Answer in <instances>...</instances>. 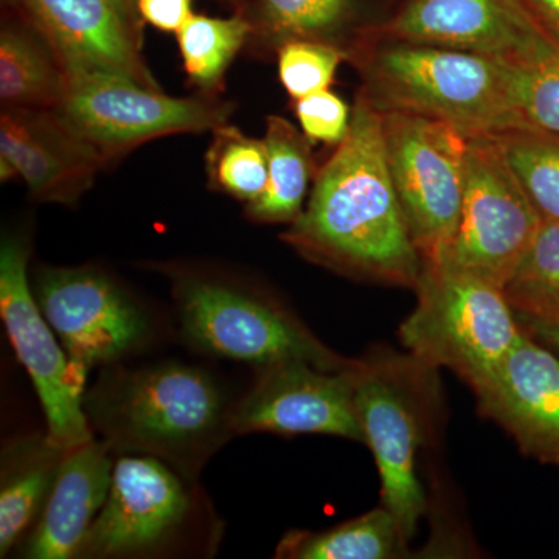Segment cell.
Returning <instances> with one entry per match:
<instances>
[{
	"label": "cell",
	"mask_w": 559,
	"mask_h": 559,
	"mask_svg": "<svg viewBox=\"0 0 559 559\" xmlns=\"http://www.w3.org/2000/svg\"><path fill=\"white\" fill-rule=\"evenodd\" d=\"M234 109L219 95L170 97L127 76L94 72L69 80L57 110L109 165L151 140L213 131L229 123Z\"/></svg>",
	"instance_id": "obj_8"
},
{
	"label": "cell",
	"mask_w": 559,
	"mask_h": 559,
	"mask_svg": "<svg viewBox=\"0 0 559 559\" xmlns=\"http://www.w3.org/2000/svg\"><path fill=\"white\" fill-rule=\"evenodd\" d=\"M35 297L70 362L83 373L119 362L150 340L146 312L95 267H44Z\"/></svg>",
	"instance_id": "obj_11"
},
{
	"label": "cell",
	"mask_w": 559,
	"mask_h": 559,
	"mask_svg": "<svg viewBox=\"0 0 559 559\" xmlns=\"http://www.w3.org/2000/svg\"><path fill=\"white\" fill-rule=\"evenodd\" d=\"M106 167L57 109H2L0 180L21 178L33 200L75 205Z\"/></svg>",
	"instance_id": "obj_16"
},
{
	"label": "cell",
	"mask_w": 559,
	"mask_h": 559,
	"mask_svg": "<svg viewBox=\"0 0 559 559\" xmlns=\"http://www.w3.org/2000/svg\"><path fill=\"white\" fill-rule=\"evenodd\" d=\"M513 81L521 130L559 135V44L513 62Z\"/></svg>",
	"instance_id": "obj_28"
},
{
	"label": "cell",
	"mask_w": 559,
	"mask_h": 559,
	"mask_svg": "<svg viewBox=\"0 0 559 559\" xmlns=\"http://www.w3.org/2000/svg\"><path fill=\"white\" fill-rule=\"evenodd\" d=\"M294 102L300 130L310 142L340 145L347 138L352 112L347 103L336 94L322 91Z\"/></svg>",
	"instance_id": "obj_30"
},
{
	"label": "cell",
	"mask_w": 559,
	"mask_h": 559,
	"mask_svg": "<svg viewBox=\"0 0 559 559\" xmlns=\"http://www.w3.org/2000/svg\"><path fill=\"white\" fill-rule=\"evenodd\" d=\"M502 289L520 319L559 322L558 221H543L535 240Z\"/></svg>",
	"instance_id": "obj_26"
},
{
	"label": "cell",
	"mask_w": 559,
	"mask_h": 559,
	"mask_svg": "<svg viewBox=\"0 0 559 559\" xmlns=\"http://www.w3.org/2000/svg\"><path fill=\"white\" fill-rule=\"evenodd\" d=\"M418 301L400 326L404 347L426 366L444 367L477 390L524 336L498 285L425 264Z\"/></svg>",
	"instance_id": "obj_4"
},
{
	"label": "cell",
	"mask_w": 559,
	"mask_h": 559,
	"mask_svg": "<svg viewBox=\"0 0 559 559\" xmlns=\"http://www.w3.org/2000/svg\"><path fill=\"white\" fill-rule=\"evenodd\" d=\"M121 2L124 3V5L130 7V9L135 10V0H121Z\"/></svg>",
	"instance_id": "obj_34"
},
{
	"label": "cell",
	"mask_w": 559,
	"mask_h": 559,
	"mask_svg": "<svg viewBox=\"0 0 559 559\" xmlns=\"http://www.w3.org/2000/svg\"><path fill=\"white\" fill-rule=\"evenodd\" d=\"M491 138L540 218L559 223V135L516 130Z\"/></svg>",
	"instance_id": "obj_27"
},
{
	"label": "cell",
	"mask_w": 559,
	"mask_h": 559,
	"mask_svg": "<svg viewBox=\"0 0 559 559\" xmlns=\"http://www.w3.org/2000/svg\"><path fill=\"white\" fill-rule=\"evenodd\" d=\"M282 240L340 274L417 288L425 261L390 176L381 110L364 95L347 138L316 175L307 207Z\"/></svg>",
	"instance_id": "obj_1"
},
{
	"label": "cell",
	"mask_w": 559,
	"mask_h": 559,
	"mask_svg": "<svg viewBox=\"0 0 559 559\" xmlns=\"http://www.w3.org/2000/svg\"><path fill=\"white\" fill-rule=\"evenodd\" d=\"M57 51L72 76L105 72L160 90L142 53V20L121 0H2Z\"/></svg>",
	"instance_id": "obj_14"
},
{
	"label": "cell",
	"mask_w": 559,
	"mask_h": 559,
	"mask_svg": "<svg viewBox=\"0 0 559 559\" xmlns=\"http://www.w3.org/2000/svg\"><path fill=\"white\" fill-rule=\"evenodd\" d=\"M278 79L293 100L329 91L348 51L319 40H289L277 50Z\"/></svg>",
	"instance_id": "obj_29"
},
{
	"label": "cell",
	"mask_w": 559,
	"mask_h": 559,
	"mask_svg": "<svg viewBox=\"0 0 559 559\" xmlns=\"http://www.w3.org/2000/svg\"><path fill=\"white\" fill-rule=\"evenodd\" d=\"M170 277L182 336L201 352L260 367L301 360L340 371L356 362L322 344L282 305L240 283L187 270Z\"/></svg>",
	"instance_id": "obj_5"
},
{
	"label": "cell",
	"mask_w": 559,
	"mask_h": 559,
	"mask_svg": "<svg viewBox=\"0 0 559 559\" xmlns=\"http://www.w3.org/2000/svg\"><path fill=\"white\" fill-rule=\"evenodd\" d=\"M250 25L248 49L278 50L289 40L344 46L356 0H223Z\"/></svg>",
	"instance_id": "obj_21"
},
{
	"label": "cell",
	"mask_w": 559,
	"mask_h": 559,
	"mask_svg": "<svg viewBox=\"0 0 559 559\" xmlns=\"http://www.w3.org/2000/svg\"><path fill=\"white\" fill-rule=\"evenodd\" d=\"M543 218L491 135H469L462 210L441 270L487 280L500 288L521 263Z\"/></svg>",
	"instance_id": "obj_7"
},
{
	"label": "cell",
	"mask_w": 559,
	"mask_h": 559,
	"mask_svg": "<svg viewBox=\"0 0 559 559\" xmlns=\"http://www.w3.org/2000/svg\"><path fill=\"white\" fill-rule=\"evenodd\" d=\"M264 143L270 159V183L259 201L246 205V216L255 223L293 224L304 212L311 180L318 175L310 140L289 120L270 116Z\"/></svg>",
	"instance_id": "obj_22"
},
{
	"label": "cell",
	"mask_w": 559,
	"mask_h": 559,
	"mask_svg": "<svg viewBox=\"0 0 559 559\" xmlns=\"http://www.w3.org/2000/svg\"><path fill=\"white\" fill-rule=\"evenodd\" d=\"M527 333L536 340L546 342L550 348L559 353V322H543V320L521 319Z\"/></svg>",
	"instance_id": "obj_33"
},
{
	"label": "cell",
	"mask_w": 559,
	"mask_h": 559,
	"mask_svg": "<svg viewBox=\"0 0 559 559\" xmlns=\"http://www.w3.org/2000/svg\"><path fill=\"white\" fill-rule=\"evenodd\" d=\"M378 33L511 62L530 60L557 43L522 0H412Z\"/></svg>",
	"instance_id": "obj_15"
},
{
	"label": "cell",
	"mask_w": 559,
	"mask_h": 559,
	"mask_svg": "<svg viewBox=\"0 0 559 559\" xmlns=\"http://www.w3.org/2000/svg\"><path fill=\"white\" fill-rule=\"evenodd\" d=\"M191 500L180 474L150 455L114 463L108 499L76 558H123L167 546L189 520Z\"/></svg>",
	"instance_id": "obj_12"
},
{
	"label": "cell",
	"mask_w": 559,
	"mask_h": 559,
	"mask_svg": "<svg viewBox=\"0 0 559 559\" xmlns=\"http://www.w3.org/2000/svg\"><path fill=\"white\" fill-rule=\"evenodd\" d=\"M409 540L385 507L369 511L325 532L290 530L278 543L275 557L288 559L399 558Z\"/></svg>",
	"instance_id": "obj_23"
},
{
	"label": "cell",
	"mask_w": 559,
	"mask_h": 559,
	"mask_svg": "<svg viewBox=\"0 0 559 559\" xmlns=\"http://www.w3.org/2000/svg\"><path fill=\"white\" fill-rule=\"evenodd\" d=\"M31 242L21 234L3 235L0 245V314L17 359L35 385L47 423V436L62 448L91 439L84 412L87 374L68 353L44 318L28 280Z\"/></svg>",
	"instance_id": "obj_10"
},
{
	"label": "cell",
	"mask_w": 559,
	"mask_h": 559,
	"mask_svg": "<svg viewBox=\"0 0 559 559\" xmlns=\"http://www.w3.org/2000/svg\"><path fill=\"white\" fill-rule=\"evenodd\" d=\"M209 187L245 205L263 197L270 183V159L264 139H253L234 124L212 131L205 153Z\"/></svg>",
	"instance_id": "obj_25"
},
{
	"label": "cell",
	"mask_w": 559,
	"mask_h": 559,
	"mask_svg": "<svg viewBox=\"0 0 559 559\" xmlns=\"http://www.w3.org/2000/svg\"><path fill=\"white\" fill-rule=\"evenodd\" d=\"M112 471V451L105 441L91 439L70 448L43 513L22 540V557L76 558L108 499Z\"/></svg>",
	"instance_id": "obj_18"
},
{
	"label": "cell",
	"mask_w": 559,
	"mask_h": 559,
	"mask_svg": "<svg viewBox=\"0 0 559 559\" xmlns=\"http://www.w3.org/2000/svg\"><path fill=\"white\" fill-rule=\"evenodd\" d=\"M68 87V72L46 36L20 13L2 5V109H58Z\"/></svg>",
	"instance_id": "obj_20"
},
{
	"label": "cell",
	"mask_w": 559,
	"mask_h": 559,
	"mask_svg": "<svg viewBox=\"0 0 559 559\" xmlns=\"http://www.w3.org/2000/svg\"><path fill=\"white\" fill-rule=\"evenodd\" d=\"M68 448L53 443L46 433L10 440L0 460V557L16 549L36 524Z\"/></svg>",
	"instance_id": "obj_19"
},
{
	"label": "cell",
	"mask_w": 559,
	"mask_h": 559,
	"mask_svg": "<svg viewBox=\"0 0 559 559\" xmlns=\"http://www.w3.org/2000/svg\"><path fill=\"white\" fill-rule=\"evenodd\" d=\"M83 406L110 451L159 459L187 480L234 433L215 380L180 362L105 371Z\"/></svg>",
	"instance_id": "obj_2"
},
{
	"label": "cell",
	"mask_w": 559,
	"mask_h": 559,
	"mask_svg": "<svg viewBox=\"0 0 559 559\" xmlns=\"http://www.w3.org/2000/svg\"><path fill=\"white\" fill-rule=\"evenodd\" d=\"M250 25L234 14L210 17L193 14L176 33L183 70L198 94L219 95L227 70L237 55L248 47Z\"/></svg>",
	"instance_id": "obj_24"
},
{
	"label": "cell",
	"mask_w": 559,
	"mask_h": 559,
	"mask_svg": "<svg viewBox=\"0 0 559 559\" xmlns=\"http://www.w3.org/2000/svg\"><path fill=\"white\" fill-rule=\"evenodd\" d=\"M522 3L559 44V0H522Z\"/></svg>",
	"instance_id": "obj_32"
},
{
	"label": "cell",
	"mask_w": 559,
	"mask_h": 559,
	"mask_svg": "<svg viewBox=\"0 0 559 559\" xmlns=\"http://www.w3.org/2000/svg\"><path fill=\"white\" fill-rule=\"evenodd\" d=\"M360 95L378 110L447 121L466 135L521 130L513 62L491 55L384 38L352 47Z\"/></svg>",
	"instance_id": "obj_3"
},
{
	"label": "cell",
	"mask_w": 559,
	"mask_h": 559,
	"mask_svg": "<svg viewBox=\"0 0 559 559\" xmlns=\"http://www.w3.org/2000/svg\"><path fill=\"white\" fill-rule=\"evenodd\" d=\"M485 417L498 421L540 462L559 466V359L525 333L495 377L474 390Z\"/></svg>",
	"instance_id": "obj_17"
},
{
	"label": "cell",
	"mask_w": 559,
	"mask_h": 559,
	"mask_svg": "<svg viewBox=\"0 0 559 559\" xmlns=\"http://www.w3.org/2000/svg\"><path fill=\"white\" fill-rule=\"evenodd\" d=\"M432 367L414 356L374 355L355 367L356 414L373 452L381 500L411 540L426 511L417 454L428 440L437 390Z\"/></svg>",
	"instance_id": "obj_6"
},
{
	"label": "cell",
	"mask_w": 559,
	"mask_h": 559,
	"mask_svg": "<svg viewBox=\"0 0 559 559\" xmlns=\"http://www.w3.org/2000/svg\"><path fill=\"white\" fill-rule=\"evenodd\" d=\"M193 0H135L142 22L165 33H178L193 16Z\"/></svg>",
	"instance_id": "obj_31"
},
{
	"label": "cell",
	"mask_w": 559,
	"mask_h": 559,
	"mask_svg": "<svg viewBox=\"0 0 559 559\" xmlns=\"http://www.w3.org/2000/svg\"><path fill=\"white\" fill-rule=\"evenodd\" d=\"M390 176L425 263L447 248L460 218L469 135L447 121L381 110Z\"/></svg>",
	"instance_id": "obj_9"
},
{
	"label": "cell",
	"mask_w": 559,
	"mask_h": 559,
	"mask_svg": "<svg viewBox=\"0 0 559 559\" xmlns=\"http://www.w3.org/2000/svg\"><path fill=\"white\" fill-rule=\"evenodd\" d=\"M356 362L340 371L301 360L261 367L253 388L234 406V433H322L366 443L356 414Z\"/></svg>",
	"instance_id": "obj_13"
}]
</instances>
